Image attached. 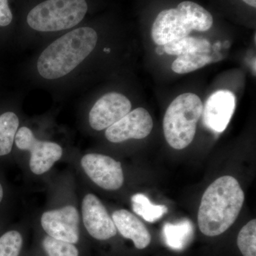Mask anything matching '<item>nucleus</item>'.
Returning <instances> with one entry per match:
<instances>
[{
  "instance_id": "ddd939ff",
  "label": "nucleus",
  "mask_w": 256,
  "mask_h": 256,
  "mask_svg": "<svg viewBox=\"0 0 256 256\" xmlns=\"http://www.w3.org/2000/svg\"><path fill=\"white\" fill-rule=\"evenodd\" d=\"M116 229L124 238L132 240L136 248L142 250L150 245L151 235L144 224L131 212L116 210L112 215Z\"/></svg>"
},
{
  "instance_id": "39448f33",
  "label": "nucleus",
  "mask_w": 256,
  "mask_h": 256,
  "mask_svg": "<svg viewBox=\"0 0 256 256\" xmlns=\"http://www.w3.org/2000/svg\"><path fill=\"white\" fill-rule=\"evenodd\" d=\"M87 11L86 0H46L30 10L26 22L36 31H62L78 24Z\"/></svg>"
},
{
  "instance_id": "20e7f679",
  "label": "nucleus",
  "mask_w": 256,
  "mask_h": 256,
  "mask_svg": "<svg viewBox=\"0 0 256 256\" xmlns=\"http://www.w3.org/2000/svg\"><path fill=\"white\" fill-rule=\"evenodd\" d=\"M203 108L200 98L191 92L182 94L172 102L163 120L165 139L172 148L183 150L191 144Z\"/></svg>"
},
{
  "instance_id": "5701e85b",
  "label": "nucleus",
  "mask_w": 256,
  "mask_h": 256,
  "mask_svg": "<svg viewBox=\"0 0 256 256\" xmlns=\"http://www.w3.org/2000/svg\"><path fill=\"white\" fill-rule=\"evenodd\" d=\"M5 198V188L2 182L0 180V206H2Z\"/></svg>"
},
{
  "instance_id": "9b49d317",
  "label": "nucleus",
  "mask_w": 256,
  "mask_h": 256,
  "mask_svg": "<svg viewBox=\"0 0 256 256\" xmlns=\"http://www.w3.org/2000/svg\"><path fill=\"white\" fill-rule=\"evenodd\" d=\"M82 210L84 226L92 238L106 240L117 234L112 217L96 195L88 194L84 196Z\"/></svg>"
},
{
  "instance_id": "6ab92c4d",
  "label": "nucleus",
  "mask_w": 256,
  "mask_h": 256,
  "mask_svg": "<svg viewBox=\"0 0 256 256\" xmlns=\"http://www.w3.org/2000/svg\"><path fill=\"white\" fill-rule=\"evenodd\" d=\"M237 245L244 256H256V220H250L239 232Z\"/></svg>"
},
{
  "instance_id": "dca6fc26",
  "label": "nucleus",
  "mask_w": 256,
  "mask_h": 256,
  "mask_svg": "<svg viewBox=\"0 0 256 256\" xmlns=\"http://www.w3.org/2000/svg\"><path fill=\"white\" fill-rule=\"evenodd\" d=\"M163 47L165 53L178 56L186 54L208 53L210 44L204 38L188 36L173 40Z\"/></svg>"
},
{
  "instance_id": "4468645a",
  "label": "nucleus",
  "mask_w": 256,
  "mask_h": 256,
  "mask_svg": "<svg viewBox=\"0 0 256 256\" xmlns=\"http://www.w3.org/2000/svg\"><path fill=\"white\" fill-rule=\"evenodd\" d=\"M18 126L20 120L13 111L0 114V158L11 154Z\"/></svg>"
},
{
  "instance_id": "423d86ee",
  "label": "nucleus",
  "mask_w": 256,
  "mask_h": 256,
  "mask_svg": "<svg viewBox=\"0 0 256 256\" xmlns=\"http://www.w3.org/2000/svg\"><path fill=\"white\" fill-rule=\"evenodd\" d=\"M14 144L20 150L31 154L30 168L34 174L42 175L50 171L63 156V149L57 143L38 140L28 127L18 128Z\"/></svg>"
},
{
  "instance_id": "393cba45",
  "label": "nucleus",
  "mask_w": 256,
  "mask_h": 256,
  "mask_svg": "<svg viewBox=\"0 0 256 256\" xmlns=\"http://www.w3.org/2000/svg\"><path fill=\"white\" fill-rule=\"evenodd\" d=\"M156 53L158 54V55L164 54V53H165L164 47L162 48V46H158V48H156Z\"/></svg>"
},
{
  "instance_id": "b1692460",
  "label": "nucleus",
  "mask_w": 256,
  "mask_h": 256,
  "mask_svg": "<svg viewBox=\"0 0 256 256\" xmlns=\"http://www.w3.org/2000/svg\"><path fill=\"white\" fill-rule=\"evenodd\" d=\"M242 1H244L246 4H248L249 6L256 8V0H242Z\"/></svg>"
},
{
  "instance_id": "412c9836",
  "label": "nucleus",
  "mask_w": 256,
  "mask_h": 256,
  "mask_svg": "<svg viewBox=\"0 0 256 256\" xmlns=\"http://www.w3.org/2000/svg\"><path fill=\"white\" fill-rule=\"evenodd\" d=\"M42 247L48 256H79L75 244L56 240L48 236L42 240Z\"/></svg>"
},
{
  "instance_id": "2eb2a0df",
  "label": "nucleus",
  "mask_w": 256,
  "mask_h": 256,
  "mask_svg": "<svg viewBox=\"0 0 256 256\" xmlns=\"http://www.w3.org/2000/svg\"><path fill=\"white\" fill-rule=\"evenodd\" d=\"M194 233L192 222L188 220L176 224L168 223L163 227V236L168 246L182 250L191 240Z\"/></svg>"
},
{
  "instance_id": "4be33fe9",
  "label": "nucleus",
  "mask_w": 256,
  "mask_h": 256,
  "mask_svg": "<svg viewBox=\"0 0 256 256\" xmlns=\"http://www.w3.org/2000/svg\"><path fill=\"white\" fill-rule=\"evenodd\" d=\"M13 14L9 0H0V28H8L12 22Z\"/></svg>"
},
{
  "instance_id": "f03ea898",
  "label": "nucleus",
  "mask_w": 256,
  "mask_h": 256,
  "mask_svg": "<svg viewBox=\"0 0 256 256\" xmlns=\"http://www.w3.org/2000/svg\"><path fill=\"white\" fill-rule=\"evenodd\" d=\"M97 42V32L92 28L72 30L42 52L37 60L38 74L48 80L68 75L92 53Z\"/></svg>"
},
{
  "instance_id": "f8f14e48",
  "label": "nucleus",
  "mask_w": 256,
  "mask_h": 256,
  "mask_svg": "<svg viewBox=\"0 0 256 256\" xmlns=\"http://www.w3.org/2000/svg\"><path fill=\"white\" fill-rule=\"evenodd\" d=\"M236 96L227 90L216 92L208 98L203 108L204 122L216 132H222L233 116L236 109Z\"/></svg>"
},
{
  "instance_id": "aec40b11",
  "label": "nucleus",
  "mask_w": 256,
  "mask_h": 256,
  "mask_svg": "<svg viewBox=\"0 0 256 256\" xmlns=\"http://www.w3.org/2000/svg\"><path fill=\"white\" fill-rule=\"evenodd\" d=\"M23 236L16 230H10L0 236V256H20L23 247Z\"/></svg>"
},
{
  "instance_id": "6e6552de",
  "label": "nucleus",
  "mask_w": 256,
  "mask_h": 256,
  "mask_svg": "<svg viewBox=\"0 0 256 256\" xmlns=\"http://www.w3.org/2000/svg\"><path fill=\"white\" fill-rule=\"evenodd\" d=\"M41 225L47 236L56 240L76 244L80 239V216L75 206L68 205L44 212Z\"/></svg>"
},
{
  "instance_id": "f257e3e1",
  "label": "nucleus",
  "mask_w": 256,
  "mask_h": 256,
  "mask_svg": "<svg viewBox=\"0 0 256 256\" xmlns=\"http://www.w3.org/2000/svg\"><path fill=\"white\" fill-rule=\"evenodd\" d=\"M245 195L236 178L223 176L210 184L202 196L198 225L210 237L224 234L238 218Z\"/></svg>"
},
{
  "instance_id": "1a4fd4ad",
  "label": "nucleus",
  "mask_w": 256,
  "mask_h": 256,
  "mask_svg": "<svg viewBox=\"0 0 256 256\" xmlns=\"http://www.w3.org/2000/svg\"><path fill=\"white\" fill-rule=\"evenodd\" d=\"M132 104L126 96L111 92L96 101L89 112L90 127L95 130L107 129L130 112Z\"/></svg>"
},
{
  "instance_id": "f3484780",
  "label": "nucleus",
  "mask_w": 256,
  "mask_h": 256,
  "mask_svg": "<svg viewBox=\"0 0 256 256\" xmlns=\"http://www.w3.org/2000/svg\"><path fill=\"white\" fill-rule=\"evenodd\" d=\"M131 202L134 213L150 223H154L159 220L168 210L164 205L152 203L143 194L138 193L133 195Z\"/></svg>"
},
{
  "instance_id": "9d476101",
  "label": "nucleus",
  "mask_w": 256,
  "mask_h": 256,
  "mask_svg": "<svg viewBox=\"0 0 256 256\" xmlns=\"http://www.w3.org/2000/svg\"><path fill=\"white\" fill-rule=\"evenodd\" d=\"M152 128L150 114L143 108H138L108 128L105 136L108 140L114 143L130 139L140 140L148 137Z\"/></svg>"
},
{
  "instance_id": "a211bd4d",
  "label": "nucleus",
  "mask_w": 256,
  "mask_h": 256,
  "mask_svg": "<svg viewBox=\"0 0 256 256\" xmlns=\"http://www.w3.org/2000/svg\"><path fill=\"white\" fill-rule=\"evenodd\" d=\"M212 62L206 54L191 53L178 56L172 64V69L176 74H188L202 68Z\"/></svg>"
},
{
  "instance_id": "0eeeda50",
  "label": "nucleus",
  "mask_w": 256,
  "mask_h": 256,
  "mask_svg": "<svg viewBox=\"0 0 256 256\" xmlns=\"http://www.w3.org/2000/svg\"><path fill=\"white\" fill-rule=\"evenodd\" d=\"M80 164L88 176L104 190L114 191L124 184L121 163L110 156L96 153L87 154L82 156Z\"/></svg>"
},
{
  "instance_id": "7ed1b4c3",
  "label": "nucleus",
  "mask_w": 256,
  "mask_h": 256,
  "mask_svg": "<svg viewBox=\"0 0 256 256\" xmlns=\"http://www.w3.org/2000/svg\"><path fill=\"white\" fill-rule=\"evenodd\" d=\"M213 22L210 12L193 2L184 1L176 9L163 10L158 15L152 28V37L158 46H164L188 36L193 30L208 31Z\"/></svg>"
}]
</instances>
